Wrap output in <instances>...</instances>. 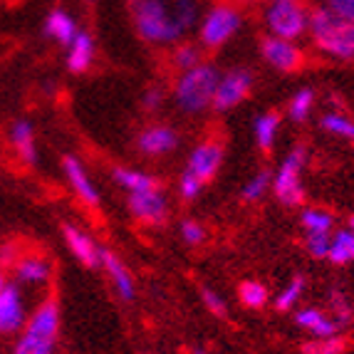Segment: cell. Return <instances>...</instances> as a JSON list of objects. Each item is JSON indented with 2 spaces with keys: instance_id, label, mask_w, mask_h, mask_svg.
<instances>
[{
  "instance_id": "6da1fadb",
  "label": "cell",
  "mask_w": 354,
  "mask_h": 354,
  "mask_svg": "<svg viewBox=\"0 0 354 354\" xmlns=\"http://www.w3.org/2000/svg\"><path fill=\"white\" fill-rule=\"evenodd\" d=\"M131 18L136 32L149 45H174L186 35L174 12V3L166 0H131Z\"/></svg>"
},
{
  "instance_id": "7a4b0ae2",
  "label": "cell",
  "mask_w": 354,
  "mask_h": 354,
  "mask_svg": "<svg viewBox=\"0 0 354 354\" xmlns=\"http://www.w3.org/2000/svg\"><path fill=\"white\" fill-rule=\"evenodd\" d=\"M59 337V305L55 295H48L28 315V322L18 332L12 354H53Z\"/></svg>"
},
{
  "instance_id": "3957f363",
  "label": "cell",
  "mask_w": 354,
  "mask_h": 354,
  "mask_svg": "<svg viewBox=\"0 0 354 354\" xmlns=\"http://www.w3.org/2000/svg\"><path fill=\"white\" fill-rule=\"evenodd\" d=\"M313 42L319 53H325L332 59L352 62L354 59V25L339 20L327 8H317L310 12V28H307Z\"/></svg>"
},
{
  "instance_id": "277c9868",
  "label": "cell",
  "mask_w": 354,
  "mask_h": 354,
  "mask_svg": "<svg viewBox=\"0 0 354 354\" xmlns=\"http://www.w3.org/2000/svg\"><path fill=\"white\" fill-rule=\"evenodd\" d=\"M221 72L211 62H201L194 70H186L176 77L174 102L183 114H198L213 104V95L218 87Z\"/></svg>"
},
{
  "instance_id": "5b68a950",
  "label": "cell",
  "mask_w": 354,
  "mask_h": 354,
  "mask_svg": "<svg viewBox=\"0 0 354 354\" xmlns=\"http://www.w3.org/2000/svg\"><path fill=\"white\" fill-rule=\"evenodd\" d=\"M305 164H307V149L300 144V147L290 149L288 156L280 164V169L272 174V191H275V196H278V201L283 206L295 208L305 198V189H302Z\"/></svg>"
},
{
  "instance_id": "8992f818",
  "label": "cell",
  "mask_w": 354,
  "mask_h": 354,
  "mask_svg": "<svg viewBox=\"0 0 354 354\" xmlns=\"http://www.w3.org/2000/svg\"><path fill=\"white\" fill-rule=\"evenodd\" d=\"M266 25L272 37L300 40L310 28V12L297 0H270L266 8Z\"/></svg>"
},
{
  "instance_id": "52a82bcc",
  "label": "cell",
  "mask_w": 354,
  "mask_h": 354,
  "mask_svg": "<svg viewBox=\"0 0 354 354\" xmlns=\"http://www.w3.org/2000/svg\"><path fill=\"white\" fill-rule=\"evenodd\" d=\"M243 25V15L238 8L228 6V3H218L201 18V28H198V37H201L203 50H221L233 40L238 30Z\"/></svg>"
},
{
  "instance_id": "ba28073f",
  "label": "cell",
  "mask_w": 354,
  "mask_h": 354,
  "mask_svg": "<svg viewBox=\"0 0 354 354\" xmlns=\"http://www.w3.org/2000/svg\"><path fill=\"white\" fill-rule=\"evenodd\" d=\"M250 89H253V75L248 70L236 67V70L223 72L218 80V87H216V95H213L211 106L216 112H228V109L238 106L250 95Z\"/></svg>"
},
{
  "instance_id": "9c48e42d",
  "label": "cell",
  "mask_w": 354,
  "mask_h": 354,
  "mask_svg": "<svg viewBox=\"0 0 354 354\" xmlns=\"http://www.w3.org/2000/svg\"><path fill=\"white\" fill-rule=\"evenodd\" d=\"M221 166H223V144L218 139H206L189 153L183 174H189V176H194L196 181H201L206 186V183H211L216 178Z\"/></svg>"
},
{
  "instance_id": "30bf717a",
  "label": "cell",
  "mask_w": 354,
  "mask_h": 354,
  "mask_svg": "<svg viewBox=\"0 0 354 354\" xmlns=\"http://www.w3.org/2000/svg\"><path fill=\"white\" fill-rule=\"evenodd\" d=\"M28 322L23 290L18 283H6L0 290V337L18 335Z\"/></svg>"
},
{
  "instance_id": "8fae6325",
  "label": "cell",
  "mask_w": 354,
  "mask_h": 354,
  "mask_svg": "<svg viewBox=\"0 0 354 354\" xmlns=\"http://www.w3.org/2000/svg\"><path fill=\"white\" fill-rule=\"evenodd\" d=\"M127 206H129L131 216L144 225L156 228V225H164L166 218H169V203H166V196L161 194V189L144 191V194H129Z\"/></svg>"
},
{
  "instance_id": "7c38bea8",
  "label": "cell",
  "mask_w": 354,
  "mask_h": 354,
  "mask_svg": "<svg viewBox=\"0 0 354 354\" xmlns=\"http://www.w3.org/2000/svg\"><path fill=\"white\" fill-rule=\"evenodd\" d=\"M260 53H263V59H266L268 65L272 70H280V72H295L302 67V50L297 48L295 42L290 40H280V37H272L268 35L260 45Z\"/></svg>"
},
{
  "instance_id": "4fadbf2b",
  "label": "cell",
  "mask_w": 354,
  "mask_h": 354,
  "mask_svg": "<svg viewBox=\"0 0 354 354\" xmlns=\"http://www.w3.org/2000/svg\"><path fill=\"white\" fill-rule=\"evenodd\" d=\"M62 169H65V176L70 181L72 191L77 194V198L92 208L100 206V191L95 189V183L89 178L82 161L77 159V156H72V153H67L65 159H62Z\"/></svg>"
},
{
  "instance_id": "5bb4252c",
  "label": "cell",
  "mask_w": 354,
  "mask_h": 354,
  "mask_svg": "<svg viewBox=\"0 0 354 354\" xmlns=\"http://www.w3.org/2000/svg\"><path fill=\"white\" fill-rule=\"evenodd\" d=\"M136 147L144 156H164L178 147V134L166 124H151L136 136Z\"/></svg>"
},
{
  "instance_id": "9a60e30c",
  "label": "cell",
  "mask_w": 354,
  "mask_h": 354,
  "mask_svg": "<svg viewBox=\"0 0 354 354\" xmlns=\"http://www.w3.org/2000/svg\"><path fill=\"white\" fill-rule=\"evenodd\" d=\"M62 236H65V243H67V248H70V253L75 255L84 268L102 266V248H97V243L92 241L82 228L65 223L62 225Z\"/></svg>"
},
{
  "instance_id": "2e32d148",
  "label": "cell",
  "mask_w": 354,
  "mask_h": 354,
  "mask_svg": "<svg viewBox=\"0 0 354 354\" xmlns=\"http://www.w3.org/2000/svg\"><path fill=\"white\" fill-rule=\"evenodd\" d=\"M12 270H15V283L28 285V288H42L53 278V266L42 255H23L15 260Z\"/></svg>"
},
{
  "instance_id": "e0dca14e",
  "label": "cell",
  "mask_w": 354,
  "mask_h": 354,
  "mask_svg": "<svg viewBox=\"0 0 354 354\" xmlns=\"http://www.w3.org/2000/svg\"><path fill=\"white\" fill-rule=\"evenodd\" d=\"M102 268H104V272L109 275V280H112V288L114 292H117L119 297L124 302H131L136 297V285H134V278H131L129 268L122 263V258L119 255H114L112 250L102 248Z\"/></svg>"
},
{
  "instance_id": "ac0fdd59",
  "label": "cell",
  "mask_w": 354,
  "mask_h": 354,
  "mask_svg": "<svg viewBox=\"0 0 354 354\" xmlns=\"http://www.w3.org/2000/svg\"><path fill=\"white\" fill-rule=\"evenodd\" d=\"M297 327L310 332L313 337H335L339 332V325L332 319L330 313H322L317 307H302L295 313Z\"/></svg>"
},
{
  "instance_id": "d6986e66",
  "label": "cell",
  "mask_w": 354,
  "mask_h": 354,
  "mask_svg": "<svg viewBox=\"0 0 354 354\" xmlns=\"http://www.w3.org/2000/svg\"><path fill=\"white\" fill-rule=\"evenodd\" d=\"M10 144L18 153V159L28 166H35L37 164V144H35V131L30 127V122L25 119H18V122H12L10 127Z\"/></svg>"
},
{
  "instance_id": "ffe728a7",
  "label": "cell",
  "mask_w": 354,
  "mask_h": 354,
  "mask_svg": "<svg viewBox=\"0 0 354 354\" xmlns=\"http://www.w3.org/2000/svg\"><path fill=\"white\" fill-rule=\"evenodd\" d=\"M77 32H80V30H77V25H75V18H72L70 12L62 10V8H55L48 18H45V35L53 37L59 45H67V48H70V42L75 40Z\"/></svg>"
},
{
  "instance_id": "44dd1931",
  "label": "cell",
  "mask_w": 354,
  "mask_h": 354,
  "mask_svg": "<svg viewBox=\"0 0 354 354\" xmlns=\"http://www.w3.org/2000/svg\"><path fill=\"white\" fill-rule=\"evenodd\" d=\"M95 59V40L89 32L80 30L75 40L70 42V53H67V70L70 72H84Z\"/></svg>"
},
{
  "instance_id": "7402d4cb",
  "label": "cell",
  "mask_w": 354,
  "mask_h": 354,
  "mask_svg": "<svg viewBox=\"0 0 354 354\" xmlns=\"http://www.w3.org/2000/svg\"><path fill=\"white\" fill-rule=\"evenodd\" d=\"M112 178L127 191V194H144V191L159 189V181H156L151 174L136 171V169H127V166L112 169Z\"/></svg>"
},
{
  "instance_id": "603a6c76",
  "label": "cell",
  "mask_w": 354,
  "mask_h": 354,
  "mask_svg": "<svg viewBox=\"0 0 354 354\" xmlns=\"http://www.w3.org/2000/svg\"><path fill=\"white\" fill-rule=\"evenodd\" d=\"M278 131H280V114L278 112H263L255 117V122H253L255 144H258L263 151H270L275 139H278Z\"/></svg>"
},
{
  "instance_id": "cb8c5ba5",
  "label": "cell",
  "mask_w": 354,
  "mask_h": 354,
  "mask_svg": "<svg viewBox=\"0 0 354 354\" xmlns=\"http://www.w3.org/2000/svg\"><path fill=\"white\" fill-rule=\"evenodd\" d=\"M300 223L307 230V236H332L335 216L325 208H305L300 213Z\"/></svg>"
},
{
  "instance_id": "d4e9b609",
  "label": "cell",
  "mask_w": 354,
  "mask_h": 354,
  "mask_svg": "<svg viewBox=\"0 0 354 354\" xmlns=\"http://www.w3.org/2000/svg\"><path fill=\"white\" fill-rule=\"evenodd\" d=\"M327 260L335 263V266H344V263H352L354 260V233L349 225L342 230H337V233H332Z\"/></svg>"
},
{
  "instance_id": "484cf974",
  "label": "cell",
  "mask_w": 354,
  "mask_h": 354,
  "mask_svg": "<svg viewBox=\"0 0 354 354\" xmlns=\"http://www.w3.org/2000/svg\"><path fill=\"white\" fill-rule=\"evenodd\" d=\"M203 62V48L201 45H194V42H181L176 45L171 53V65L176 67L178 72L194 70Z\"/></svg>"
},
{
  "instance_id": "4316f807",
  "label": "cell",
  "mask_w": 354,
  "mask_h": 354,
  "mask_svg": "<svg viewBox=\"0 0 354 354\" xmlns=\"http://www.w3.org/2000/svg\"><path fill=\"white\" fill-rule=\"evenodd\" d=\"M238 295H241V302L245 307H250V310H260V307L268 305L270 292H268L266 285H260L258 280H245V283H241V288H238Z\"/></svg>"
},
{
  "instance_id": "83f0119b",
  "label": "cell",
  "mask_w": 354,
  "mask_h": 354,
  "mask_svg": "<svg viewBox=\"0 0 354 354\" xmlns=\"http://www.w3.org/2000/svg\"><path fill=\"white\" fill-rule=\"evenodd\" d=\"M270 186H272V174L268 171V169H263V171L255 174V176L241 189V198L245 203H255L268 194V189H270Z\"/></svg>"
},
{
  "instance_id": "f1b7e54d",
  "label": "cell",
  "mask_w": 354,
  "mask_h": 354,
  "mask_svg": "<svg viewBox=\"0 0 354 354\" xmlns=\"http://www.w3.org/2000/svg\"><path fill=\"white\" fill-rule=\"evenodd\" d=\"M302 292H305V278H302V275H295V278L290 280V283L278 292L275 307H278L280 313H288V310H292V307L300 302Z\"/></svg>"
},
{
  "instance_id": "f546056e",
  "label": "cell",
  "mask_w": 354,
  "mask_h": 354,
  "mask_svg": "<svg viewBox=\"0 0 354 354\" xmlns=\"http://www.w3.org/2000/svg\"><path fill=\"white\" fill-rule=\"evenodd\" d=\"M313 102H315V95L313 89H297L295 95H292V100H290V119L292 122H305L307 117H310V112H313Z\"/></svg>"
},
{
  "instance_id": "4dcf8cb0",
  "label": "cell",
  "mask_w": 354,
  "mask_h": 354,
  "mask_svg": "<svg viewBox=\"0 0 354 354\" xmlns=\"http://www.w3.org/2000/svg\"><path fill=\"white\" fill-rule=\"evenodd\" d=\"M322 129L335 136H342V139H352L354 142V119L344 117V114H337V112L325 114V117H322Z\"/></svg>"
},
{
  "instance_id": "1f68e13d",
  "label": "cell",
  "mask_w": 354,
  "mask_h": 354,
  "mask_svg": "<svg viewBox=\"0 0 354 354\" xmlns=\"http://www.w3.org/2000/svg\"><path fill=\"white\" fill-rule=\"evenodd\" d=\"M344 342L342 337H313V342L302 347V354H342Z\"/></svg>"
},
{
  "instance_id": "d6a6232c",
  "label": "cell",
  "mask_w": 354,
  "mask_h": 354,
  "mask_svg": "<svg viewBox=\"0 0 354 354\" xmlns=\"http://www.w3.org/2000/svg\"><path fill=\"white\" fill-rule=\"evenodd\" d=\"M174 12H176L178 23L183 25V30L189 32L191 28H196V23H198V15H201V10H198V3L196 0H174Z\"/></svg>"
},
{
  "instance_id": "836d02e7",
  "label": "cell",
  "mask_w": 354,
  "mask_h": 354,
  "mask_svg": "<svg viewBox=\"0 0 354 354\" xmlns=\"http://www.w3.org/2000/svg\"><path fill=\"white\" fill-rule=\"evenodd\" d=\"M330 315L339 327H344L352 319V305H349V300L339 290H332L330 292Z\"/></svg>"
},
{
  "instance_id": "e575fe53",
  "label": "cell",
  "mask_w": 354,
  "mask_h": 354,
  "mask_svg": "<svg viewBox=\"0 0 354 354\" xmlns=\"http://www.w3.org/2000/svg\"><path fill=\"white\" fill-rule=\"evenodd\" d=\"M178 230H181V238L186 245H201V243L206 241V228L194 218H183Z\"/></svg>"
},
{
  "instance_id": "d590c367",
  "label": "cell",
  "mask_w": 354,
  "mask_h": 354,
  "mask_svg": "<svg viewBox=\"0 0 354 354\" xmlns=\"http://www.w3.org/2000/svg\"><path fill=\"white\" fill-rule=\"evenodd\" d=\"M330 241L332 236H307V253L317 260H327V255H330Z\"/></svg>"
},
{
  "instance_id": "8d00e7d4",
  "label": "cell",
  "mask_w": 354,
  "mask_h": 354,
  "mask_svg": "<svg viewBox=\"0 0 354 354\" xmlns=\"http://www.w3.org/2000/svg\"><path fill=\"white\" fill-rule=\"evenodd\" d=\"M201 295H203V305H206L208 310L216 315V317H228V305H225V300L218 295V292H213V290L203 288Z\"/></svg>"
},
{
  "instance_id": "74e56055",
  "label": "cell",
  "mask_w": 354,
  "mask_h": 354,
  "mask_svg": "<svg viewBox=\"0 0 354 354\" xmlns=\"http://www.w3.org/2000/svg\"><path fill=\"white\" fill-rule=\"evenodd\" d=\"M325 8L335 12L339 20H347V23L354 25V0H327Z\"/></svg>"
},
{
  "instance_id": "f35d334b",
  "label": "cell",
  "mask_w": 354,
  "mask_h": 354,
  "mask_svg": "<svg viewBox=\"0 0 354 354\" xmlns=\"http://www.w3.org/2000/svg\"><path fill=\"white\" fill-rule=\"evenodd\" d=\"M203 191V183L196 181L194 176H189V174H183L181 181H178V194H181L183 201H194V198H198V194Z\"/></svg>"
},
{
  "instance_id": "ab89813d",
  "label": "cell",
  "mask_w": 354,
  "mask_h": 354,
  "mask_svg": "<svg viewBox=\"0 0 354 354\" xmlns=\"http://www.w3.org/2000/svg\"><path fill=\"white\" fill-rule=\"evenodd\" d=\"M161 104H164V92L161 89H147L144 92V100H142V106L147 109V112H159Z\"/></svg>"
},
{
  "instance_id": "60d3db41",
  "label": "cell",
  "mask_w": 354,
  "mask_h": 354,
  "mask_svg": "<svg viewBox=\"0 0 354 354\" xmlns=\"http://www.w3.org/2000/svg\"><path fill=\"white\" fill-rule=\"evenodd\" d=\"M6 283H8V280H6V272L0 270V290H3V285H6Z\"/></svg>"
},
{
  "instance_id": "b9f144b4",
  "label": "cell",
  "mask_w": 354,
  "mask_h": 354,
  "mask_svg": "<svg viewBox=\"0 0 354 354\" xmlns=\"http://www.w3.org/2000/svg\"><path fill=\"white\" fill-rule=\"evenodd\" d=\"M194 354H206V352H201V349H196V352Z\"/></svg>"
},
{
  "instance_id": "7bdbcfd3",
  "label": "cell",
  "mask_w": 354,
  "mask_h": 354,
  "mask_svg": "<svg viewBox=\"0 0 354 354\" xmlns=\"http://www.w3.org/2000/svg\"><path fill=\"white\" fill-rule=\"evenodd\" d=\"M87 3H95V0H87Z\"/></svg>"
},
{
  "instance_id": "ee69618b",
  "label": "cell",
  "mask_w": 354,
  "mask_h": 354,
  "mask_svg": "<svg viewBox=\"0 0 354 354\" xmlns=\"http://www.w3.org/2000/svg\"><path fill=\"white\" fill-rule=\"evenodd\" d=\"M297 3H300V0H297Z\"/></svg>"
}]
</instances>
